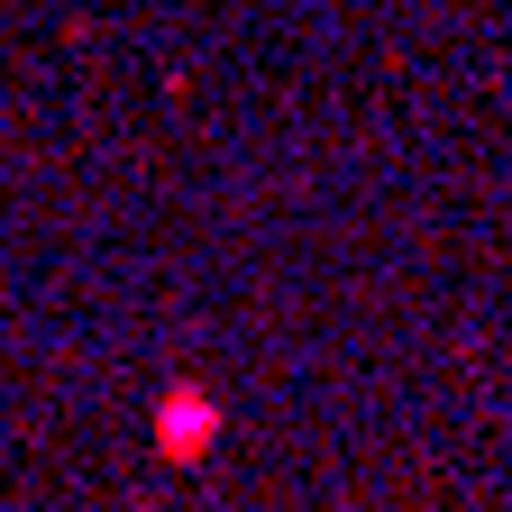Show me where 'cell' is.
Segmentation results:
<instances>
[{"label":"cell","mask_w":512,"mask_h":512,"mask_svg":"<svg viewBox=\"0 0 512 512\" xmlns=\"http://www.w3.org/2000/svg\"><path fill=\"white\" fill-rule=\"evenodd\" d=\"M211 430H220V412H211L202 394H174V403H165V458H202Z\"/></svg>","instance_id":"6da1fadb"}]
</instances>
